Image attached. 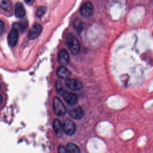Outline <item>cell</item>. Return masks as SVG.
Segmentation results:
<instances>
[{
    "label": "cell",
    "instance_id": "6da1fadb",
    "mask_svg": "<svg viewBox=\"0 0 153 153\" xmlns=\"http://www.w3.org/2000/svg\"><path fill=\"white\" fill-rule=\"evenodd\" d=\"M66 45L68 47L70 51L74 54H76L80 50L79 42L77 38L72 33H69L66 38Z\"/></svg>",
    "mask_w": 153,
    "mask_h": 153
},
{
    "label": "cell",
    "instance_id": "7a4b0ae2",
    "mask_svg": "<svg viewBox=\"0 0 153 153\" xmlns=\"http://www.w3.org/2000/svg\"><path fill=\"white\" fill-rule=\"evenodd\" d=\"M53 107L54 112L57 115L63 116L66 114V108L62 101L57 97H54L53 99Z\"/></svg>",
    "mask_w": 153,
    "mask_h": 153
},
{
    "label": "cell",
    "instance_id": "3957f363",
    "mask_svg": "<svg viewBox=\"0 0 153 153\" xmlns=\"http://www.w3.org/2000/svg\"><path fill=\"white\" fill-rule=\"evenodd\" d=\"M65 85L71 90L78 91L82 88V83L78 79L74 78H67L65 80Z\"/></svg>",
    "mask_w": 153,
    "mask_h": 153
},
{
    "label": "cell",
    "instance_id": "277c9868",
    "mask_svg": "<svg viewBox=\"0 0 153 153\" xmlns=\"http://www.w3.org/2000/svg\"><path fill=\"white\" fill-rule=\"evenodd\" d=\"M63 132L67 135H73L76 130V126L73 121L67 119L63 124Z\"/></svg>",
    "mask_w": 153,
    "mask_h": 153
},
{
    "label": "cell",
    "instance_id": "5b68a950",
    "mask_svg": "<svg viewBox=\"0 0 153 153\" xmlns=\"http://www.w3.org/2000/svg\"><path fill=\"white\" fill-rule=\"evenodd\" d=\"M42 26L39 23H35L30 29L28 33V38L29 39H35L39 36L42 32Z\"/></svg>",
    "mask_w": 153,
    "mask_h": 153
},
{
    "label": "cell",
    "instance_id": "8992f818",
    "mask_svg": "<svg viewBox=\"0 0 153 153\" xmlns=\"http://www.w3.org/2000/svg\"><path fill=\"white\" fill-rule=\"evenodd\" d=\"M19 38V31L14 27H13L8 33L7 37L8 43L10 46L14 47L17 42Z\"/></svg>",
    "mask_w": 153,
    "mask_h": 153
},
{
    "label": "cell",
    "instance_id": "52a82bcc",
    "mask_svg": "<svg viewBox=\"0 0 153 153\" xmlns=\"http://www.w3.org/2000/svg\"><path fill=\"white\" fill-rule=\"evenodd\" d=\"M93 12V4L90 2L84 3L80 8V13L84 17H90Z\"/></svg>",
    "mask_w": 153,
    "mask_h": 153
},
{
    "label": "cell",
    "instance_id": "ba28073f",
    "mask_svg": "<svg viewBox=\"0 0 153 153\" xmlns=\"http://www.w3.org/2000/svg\"><path fill=\"white\" fill-rule=\"evenodd\" d=\"M62 96L65 102L69 105H75L78 102V96L72 92L66 91Z\"/></svg>",
    "mask_w": 153,
    "mask_h": 153
},
{
    "label": "cell",
    "instance_id": "9c48e42d",
    "mask_svg": "<svg viewBox=\"0 0 153 153\" xmlns=\"http://www.w3.org/2000/svg\"><path fill=\"white\" fill-rule=\"evenodd\" d=\"M58 62L63 66H65L68 64L69 62V56L66 50L63 49L59 52L58 55Z\"/></svg>",
    "mask_w": 153,
    "mask_h": 153
},
{
    "label": "cell",
    "instance_id": "30bf717a",
    "mask_svg": "<svg viewBox=\"0 0 153 153\" xmlns=\"http://www.w3.org/2000/svg\"><path fill=\"white\" fill-rule=\"evenodd\" d=\"M53 127L57 137H61L63 134V125L61 124L60 121L59 120L56 119L53 121Z\"/></svg>",
    "mask_w": 153,
    "mask_h": 153
},
{
    "label": "cell",
    "instance_id": "8fae6325",
    "mask_svg": "<svg viewBox=\"0 0 153 153\" xmlns=\"http://www.w3.org/2000/svg\"><path fill=\"white\" fill-rule=\"evenodd\" d=\"M56 74L58 77L62 79H67L71 74V72L65 66L59 67L57 70Z\"/></svg>",
    "mask_w": 153,
    "mask_h": 153
},
{
    "label": "cell",
    "instance_id": "7c38bea8",
    "mask_svg": "<svg viewBox=\"0 0 153 153\" xmlns=\"http://www.w3.org/2000/svg\"><path fill=\"white\" fill-rule=\"evenodd\" d=\"M70 116L76 120H79L84 115V111L81 107H76L69 111Z\"/></svg>",
    "mask_w": 153,
    "mask_h": 153
},
{
    "label": "cell",
    "instance_id": "4fadbf2b",
    "mask_svg": "<svg viewBox=\"0 0 153 153\" xmlns=\"http://www.w3.org/2000/svg\"><path fill=\"white\" fill-rule=\"evenodd\" d=\"M26 14V11L23 4L20 2H17L15 8V16L18 18H22Z\"/></svg>",
    "mask_w": 153,
    "mask_h": 153
},
{
    "label": "cell",
    "instance_id": "5bb4252c",
    "mask_svg": "<svg viewBox=\"0 0 153 153\" xmlns=\"http://www.w3.org/2000/svg\"><path fill=\"white\" fill-rule=\"evenodd\" d=\"M73 27L78 33H80L84 29L82 22L80 19H76L73 23Z\"/></svg>",
    "mask_w": 153,
    "mask_h": 153
},
{
    "label": "cell",
    "instance_id": "9a60e30c",
    "mask_svg": "<svg viewBox=\"0 0 153 153\" xmlns=\"http://www.w3.org/2000/svg\"><path fill=\"white\" fill-rule=\"evenodd\" d=\"M0 7L5 11H11L12 5L10 0H0Z\"/></svg>",
    "mask_w": 153,
    "mask_h": 153
},
{
    "label": "cell",
    "instance_id": "2e32d148",
    "mask_svg": "<svg viewBox=\"0 0 153 153\" xmlns=\"http://www.w3.org/2000/svg\"><path fill=\"white\" fill-rule=\"evenodd\" d=\"M66 152L69 153H78L79 152V149L77 145L74 143H69L66 146Z\"/></svg>",
    "mask_w": 153,
    "mask_h": 153
},
{
    "label": "cell",
    "instance_id": "e0dca14e",
    "mask_svg": "<svg viewBox=\"0 0 153 153\" xmlns=\"http://www.w3.org/2000/svg\"><path fill=\"white\" fill-rule=\"evenodd\" d=\"M27 26V21H22L19 23H16L13 25V27L16 28L19 32V31H24Z\"/></svg>",
    "mask_w": 153,
    "mask_h": 153
},
{
    "label": "cell",
    "instance_id": "ac0fdd59",
    "mask_svg": "<svg viewBox=\"0 0 153 153\" xmlns=\"http://www.w3.org/2000/svg\"><path fill=\"white\" fill-rule=\"evenodd\" d=\"M56 91H57V93L61 95L62 96L63 95V94L66 91V90L64 88V86L62 84V83L60 82V81H57L56 82Z\"/></svg>",
    "mask_w": 153,
    "mask_h": 153
},
{
    "label": "cell",
    "instance_id": "d6986e66",
    "mask_svg": "<svg viewBox=\"0 0 153 153\" xmlns=\"http://www.w3.org/2000/svg\"><path fill=\"white\" fill-rule=\"evenodd\" d=\"M46 10H47V8H46V7H44V6L39 7L37 9L36 12V16L38 17H40L42 16L45 14V11H46Z\"/></svg>",
    "mask_w": 153,
    "mask_h": 153
},
{
    "label": "cell",
    "instance_id": "ffe728a7",
    "mask_svg": "<svg viewBox=\"0 0 153 153\" xmlns=\"http://www.w3.org/2000/svg\"><path fill=\"white\" fill-rule=\"evenodd\" d=\"M4 28H5L4 23L3 21L0 20V35L3 34L4 31Z\"/></svg>",
    "mask_w": 153,
    "mask_h": 153
},
{
    "label": "cell",
    "instance_id": "44dd1931",
    "mask_svg": "<svg viewBox=\"0 0 153 153\" xmlns=\"http://www.w3.org/2000/svg\"><path fill=\"white\" fill-rule=\"evenodd\" d=\"M58 152L60 153H65L66 152V147H65L64 146H60L58 148Z\"/></svg>",
    "mask_w": 153,
    "mask_h": 153
},
{
    "label": "cell",
    "instance_id": "7402d4cb",
    "mask_svg": "<svg viewBox=\"0 0 153 153\" xmlns=\"http://www.w3.org/2000/svg\"><path fill=\"white\" fill-rule=\"evenodd\" d=\"M25 1V2H26V3H27V4H29V2H30V1H32V0H24Z\"/></svg>",
    "mask_w": 153,
    "mask_h": 153
},
{
    "label": "cell",
    "instance_id": "603a6c76",
    "mask_svg": "<svg viewBox=\"0 0 153 153\" xmlns=\"http://www.w3.org/2000/svg\"><path fill=\"white\" fill-rule=\"evenodd\" d=\"M1 103H2V97H1V96H0V105L1 104Z\"/></svg>",
    "mask_w": 153,
    "mask_h": 153
},
{
    "label": "cell",
    "instance_id": "cb8c5ba5",
    "mask_svg": "<svg viewBox=\"0 0 153 153\" xmlns=\"http://www.w3.org/2000/svg\"><path fill=\"white\" fill-rule=\"evenodd\" d=\"M0 88H1V86H0Z\"/></svg>",
    "mask_w": 153,
    "mask_h": 153
}]
</instances>
